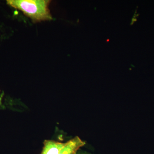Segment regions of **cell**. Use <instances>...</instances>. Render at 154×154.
I'll use <instances>...</instances> for the list:
<instances>
[{
	"label": "cell",
	"instance_id": "cell-1",
	"mask_svg": "<svg viewBox=\"0 0 154 154\" xmlns=\"http://www.w3.org/2000/svg\"><path fill=\"white\" fill-rule=\"evenodd\" d=\"M49 0H8V5L23 12L33 23L53 19L49 9Z\"/></svg>",
	"mask_w": 154,
	"mask_h": 154
},
{
	"label": "cell",
	"instance_id": "cell-2",
	"mask_svg": "<svg viewBox=\"0 0 154 154\" xmlns=\"http://www.w3.org/2000/svg\"><path fill=\"white\" fill-rule=\"evenodd\" d=\"M85 143L78 136L66 143L45 140L41 154H76Z\"/></svg>",
	"mask_w": 154,
	"mask_h": 154
}]
</instances>
